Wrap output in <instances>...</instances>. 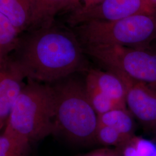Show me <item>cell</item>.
<instances>
[{"label": "cell", "mask_w": 156, "mask_h": 156, "mask_svg": "<svg viewBox=\"0 0 156 156\" xmlns=\"http://www.w3.org/2000/svg\"><path fill=\"white\" fill-rule=\"evenodd\" d=\"M26 31L9 57L27 80L50 84L83 69L84 50L74 33L53 23Z\"/></svg>", "instance_id": "cell-1"}, {"label": "cell", "mask_w": 156, "mask_h": 156, "mask_svg": "<svg viewBox=\"0 0 156 156\" xmlns=\"http://www.w3.org/2000/svg\"><path fill=\"white\" fill-rule=\"evenodd\" d=\"M103 0H65L58 9V12L82 10L100 4Z\"/></svg>", "instance_id": "cell-17"}, {"label": "cell", "mask_w": 156, "mask_h": 156, "mask_svg": "<svg viewBox=\"0 0 156 156\" xmlns=\"http://www.w3.org/2000/svg\"><path fill=\"white\" fill-rule=\"evenodd\" d=\"M20 34L0 13V64L5 62L16 48Z\"/></svg>", "instance_id": "cell-13"}, {"label": "cell", "mask_w": 156, "mask_h": 156, "mask_svg": "<svg viewBox=\"0 0 156 156\" xmlns=\"http://www.w3.org/2000/svg\"><path fill=\"white\" fill-rule=\"evenodd\" d=\"M147 0H103L89 8L72 12L68 22L73 27L91 21H114L136 15H156Z\"/></svg>", "instance_id": "cell-6"}, {"label": "cell", "mask_w": 156, "mask_h": 156, "mask_svg": "<svg viewBox=\"0 0 156 156\" xmlns=\"http://www.w3.org/2000/svg\"><path fill=\"white\" fill-rule=\"evenodd\" d=\"M79 156H120V155L116 149H112L105 147L97 149L85 154Z\"/></svg>", "instance_id": "cell-18"}, {"label": "cell", "mask_w": 156, "mask_h": 156, "mask_svg": "<svg viewBox=\"0 0 156 156\" xmlns=\"http://www.w3.org/2000/svg\"><path fill=\"white\" fill-rule=\"evenodd\" d=\"M154 130H155V132H156V126L155 127V128H154Z\"/></svg>", "instance_id": "cell-20"}, {"label": "cell", "mask_w": 156, "mask_h": 156, "mask_svg": "<svg viewBox=\"0 0 156 156\" xmlns=\"http://www.w3.org/2000/svg\"><path fill=\"white\" fill-rule=\"evenodd\" d=\"M72 76L50 84L55 97V135L79 144L95 142L98 116L88 99L84 83Z\"/></svg>", "instance_id": "cell-3"}, {"label": "cell", "mask_w": 156, "mask_h": 156, "mask_svg": "<svg viewBox=\"0 0 156 156\" xmlns=\"http://www.w3.org/2000/svg\"><path fill=\"white\" fill-rule=\"evenodd\" d=\"M27 81L13 105L3 133L29 152L34 143L55 135L56 126L51 85Z\"/></svg>", "instance_id": "cell-2"}, {"label": "cell", "mask_w": 156, "mask_h": 156, "mask_svg": "<svg viewBox=\"0 0 156 156\" xmlns=\"http://www.w3.org/2000/svg\"><path fill=\"white\" fill-rule=\"evenodd\" d=\"M132 138L119 132L116 129L106 126L98 125L95 135V142L105 146L120 148Z\"/></svg>", "instance_id": "cell-15"}, {"label": "cell", "mask_w": 156, "mask_h": 156, "mask_svg": "<svg viewBox=\"0 0 156 156\" xmlns=\"http://www.w3.org/2000/svg\"><path fill=\"white\" fill-rule=\"evenodd\" d=\"M0 13L12 23L21 34L28 28L30 0H0Z\"/></svg>", "instance_id": "cell-11"}, {"label": "cell", "mask_w": 156, "mask_h": 156, "mask_svg": "<svg viewBox=\"0 0 156 156\" xmlns=\"http://www.w3.org/2000/svg\"><path fill=\"white\" fill-rule=\"evenodd\" d=\"M147 1L151 5L156 9V0H147Z\"/></svg>", "instance_id": "cell-19"}, {"label": "cell", "mask_w": 156, "mask_h": 156, "mask_svg": "<svg viewBox=\"0 0 156 156\" xmlns=\"http://www.w3.org/2000/svg\"><path fill=\"white\" fill-rule=\"evenodd\" d=\"M84 86L88 99L98 116L114 109L121 108L104 94L94 82L87 76L86 78Z\"/></svg>", "instance_id": "cell-14"}, {"label": "cell", "mask_w": 156, "mask_h": 156, "mask_svg": "<svg viewBox=\"0 0 156 156\" xmlns=\"http://www.w3.org/2000/svg\"><path fill=\"white\" fill-rule=\"evenodd\" d=\"M80 43L149 49L156 38V15H136L114 21H91L73 27Z\"/></svg>", "instance_id": "cell-4"}, {"label": "cell", "mask_w": 156, "mask_h": 156, "mask_svg": "<svg viewBox=\"0 0 156 156\" xmlns=\"http://www.w3.org/2000/svg\"><path fill=\"white\" fill-rule=\"evenodd\" d=\"M120 78L126 90V106L134 117L146 127L156 126V89L115 69L106 68Z\"/></svg>", "instance_id": "cell-7"}, {"label": "cell", "mask_w": 156, "mask_h": 156, "mask_svg": "<svg viewBox=\"0 0 156 156\" xmlns=\"http://www.w3.org/2000/svg\"><path fill=\"white\" fill-rule=\"evenodd\" d=\"M84 51L106 68L115 69L156 89V52L116 45H84Z\"/></svg>", "instance_id": "cell-5"}, {"label": "cell", "mask_w": 156, "mask_h": 156, "mask_svg": "<svg viewBox=\"0 0 156 156\" xmlns=\"http://www.w3.org/2000/svg\"><path fill=\"white\" fill-rule=\"evenodd\" d=\"M98 125L106 126L133 138L135 136L134 117L127 108H119L98 116Z\"/></svg>", "instance_id": "cell-12"}, {"label": "cell", "mask_w": 156, "mask_h": 156, "mask_svg": "<svg viewBox=\"0 0 156 156\" xmlns=\"http://www.w3.org/2000/svg\"><path fill=\"white\" fill-rule=\"evenodd\" d=\"M86 76L90 78L99 89L118 106L127 108L124 85L117 75L109 70L103 71L93 69L89 71Z\"/></svg>", "instance_id": "cell-9"}, {"label": "cell", "mask_w": 156, "mask_h": 156, "mask_svg": "<svg viewBox=\"0 0 156 156\" xmlns=\"http://www.w3.org/2000/svg\"><path fill=\"white\" fill-rule=\"evenodd\" d=\"M28 154L5 134H0V156H28Z\"/></svg>", "instance_id": "cell-16"}, {"label": "cell", "mask_w": 156, "mask_h": 156, "mask_svg": "<svg viewBox=\"0 0 156 156\" xmlns=\"http://www.w3.org/2000/svg\"><path fill=\"white\" fill-rule=\"evenodd\" d=\"M25 77L9 57L0 64V133L25 85Z\"/></svg>", "instance_id": "cell-8"}, {"label": "cell", "mask_w": 156, "mask_h": 156, "mask_svg": "<svg viewBox=\"0 0 156 156\" xmlns=\"http://www.w3.org/2000/svg\"><path fill=\"white\" fill-rule=\"evenodd\" d=\"M65 0H30V19L27 30L53 23L54 17Z\"/></svg>", "instance_id": "cell-10"}]
</instances>
